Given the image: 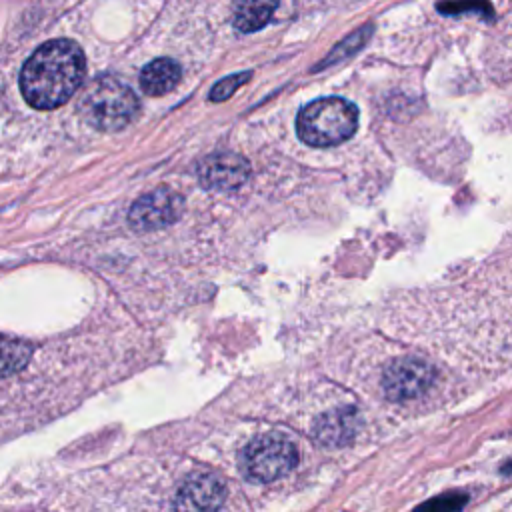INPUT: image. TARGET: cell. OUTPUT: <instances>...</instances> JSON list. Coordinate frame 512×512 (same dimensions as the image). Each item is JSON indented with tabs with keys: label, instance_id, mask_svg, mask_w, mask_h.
Listing matches in <instances>:
<instances>
[{
	"label": "cell",
	"instance_id": "obj_13",
	"mask_svg": "<svg viewBox=\"0 0 512 512\" xmlns=\"http://www.w3.org/2000/svg\"><path fill=\"white\" fill-rule=\"evenodd\" d=\"M438 10L442 14H468V12H476L480 16L492 18V6L488 0H446V2H438Z\"/></svg>",
	"mask_w": 512,
	"mask_h": 512
},
{
	"label": "cell",
	"instance_id": "obj_8",
	"mask_svg": "<svg viewBox=\"0 0 512 512\" xmlns=\"http://www.w3.org/2000/svg\"><path fill=\"white\" fill-rule=\"evenodd\" d=\"M226 500V486L214 474H192L176 492L178 510H216Z\"/></svg>",
	"mask_w": 512,
	"mask_h": 512
},
{
	"label": "cell",
	"instance_id": "obj_5",
	"mask_svg": "<svg viewBox=\"0 0 512 512\" xmlns=\"http://www.w3.org/2000/svg\"><path fill=\"white\" fill-rule=\"evenodd\" d=\"M434 368L416 356H402L392 360L382 374V390L390 400H416L434 384Z\"/></svg>",
	"mask_w": 512,
	"mask_h": 512
},
{
	"label": "cell",
	"instance_id": "obj_3",
	"mask_svg": "<svg viewBox=\"0 0 512 512\" xmlns=\"http://www.w3.org/2000/svg\"><path fill=\"white\" fill-rule=\"evenodd\" d=\"M358 128V108L340 96H326L308 102L296 118V132L304 144H342Z\"/></svg>",
	"mask_w": 512,
	"mask_h": 512
},
{
	"label": "cell",
	"instance_id": "obj_2",
	"mask_svg": "<svg viewBox=\"0 0 512 512\" xmlns=\"http://www.w3.org/2000/svg\"><path fill=\"white\" fill-rule=\"evenodd\" d=\"M140 102L134 90L114 76L94 78L78 98V112L96 130L116 132L138 114Z\"/></svg>",
	"mask_w": 512,
	"mask_h": 512
},
{
	"label": "cell",
	"instance_id": "obj_14",
	"mask_svg": "<svg viewBox=\"0 0 512 512\" xmlns=\"http://www.w3.org/2000/svg\"><path fill=\"white\" fill-rule=\"evenodd\" d=\"M370 32H372V28H370V26H364V28H360L358 32H354L352 36H348L342 44H338V46L328 54V58H326L320 66H328V64H332V62H336V60H342V58L354 54L358 48L364 46V42H366V38L370 36Z\"/></svg>",
	"mask_w": 512,
	"mask_h": 512
},
{
	"label": "cell",
	"instance_id": "obj_12",
	"mask_svg": "<svg viewBox=\"0 0 512 512\" xmlns=\"http://www.w3.org/2000/svg\"><path fill=\"white\" fill-rule=\"evenodd\" d=\"M32 358V346L16 338H0V378L20 372Z\"/></svg>",
	"mask_w": 512,
	"mask_h": 512
},
{
	"label": "cell",
	"instance_id": "obj_10",
	"mask_svg": "<svg viewBox=\"0 0 512 512\" xmlns=\"http://www.w3.org/2000/svg\"><path fill=\"white\" fill-rule=\"evenodd\" d=\"M182 78V68L172 58H156L140 72V88L148 96H162L176 88Z\"/></svg>",
	"mask_w": 512,
	"mask_h": 512
},
{
	"label": "cell",
	"instance_id": "obj_6",
	"mask_svg": "<svg viewBox=\"0 0 512 512\" xmlns=\"http://www.w3.org/2000/svg\"><path fill=\"white\" fill-rule=\"evenodd\" d=\"M184 210V198L172 188H156L140 196L128 212V222L134 230L148 232L164 228L180 218Z\"/></svg>",
	"mask_w": 512,
	"mask_h": 512
},
{
	"label": "cell",
	"instance_id": "obj_9",
	"mask_svg": "<svg viewBox=\"0 0 512 512\" xmlns=\"http://www.w3.org/2000/svg\"><path fill=\"white\" fill-rule=\"evenodd\" d=\"M358 424H360V418L356 408L344 406V408H336L322 414L314 422L312 434L320 444L330 448H340L352 442V438L356 436Z\"/></svg>",
	"mask_w": 512,
	"mask_h": 512
},
{
	"label": "cell",
	"instance_id": "obj_11",
	"mask_svg": "<svg viewBox=\"0 0 512 512\" xmlns=\"http://www.w3.org/2000/svg\"><path fill=\"white\" fill-rule=\"evenodd\" d=\"M278 0H236L232 22L240 32H256L268 24Z\"/></svg>",
	"mask_w": 512,
	"mask_h": 512
},
{
	"label": "cell",
	"instance_id": "obj_16",
	"mask_svg": "<svg viewBox=\"0 0 512 512\" xmlns=\"http://www.w3.org/2000/svg\"><path fill=\"white\" fill-rule=\"evenodd\" d=\"M466 502V496L462 494H450V496H442L438 500H432V502H426L422 504V508H432V510H456L460 508L462 504Z\"/></svg>",
	"mask_w": 512,
	"mask_h": 512
},
{
	"label": "cell",
	"instance_id": "obj_15",
	"mask_svg": "<svg viewBox=\"0 0 512 512\" xmlns=\"http://www.w3.org/2000/svg\"><path fill=\"white\" fill-rule=\"evenodd\" d=\"M250 76H252L250 72H238V74H232V76L222 78L218 84L212 86V90H210V100H212V102H222V100L230 98L244 82L250 80Z\"/></svg>",
	"mask_w": 512,
	"mask_h": 512
},
{
	"label": "cell",
	"instance_id": "obj_4",
	"mask_svg": "<svg viewBox=\"0 0 512 512\" xmlns=\"http://www.w3.org/2000/svg\"><path fill=\"white\" fill-rule=\"evenodd\" d=\"M298 464V450L290 438L284 434H264L248 442L240 456L238 466L240 472L252 482H272L288 472H292Z\"/></svg>",
	"mask_w": 512,
	"mask_h": 512
},
{
	"label": "cell",
	"instance_id": "obj_1",
	"mask_svg": "<svg viewBox=\"0 0 512 512\" xmlns=\"http://www.w3.org/2000/svg\"><path fill=\"white\" fill-rule=\"evenodd\" d=\"M84 74L86 58L74 40H48L24 62L20 70V90L32 108L52 110L72 98Z\"/></svg>",
	"mask_w": 512,
	"mask_h": 512
},
{
	"label": "cell",
	"instance_id": "obj_7",
	"mask_svg": "<svg viewBox=\"0 0 512 512\" xmlns=\"http://www.w3.org/2000/svg\"><path fill=\"white\" fill-rule=\"evenodd\" d=\"M250 176V164L236 152H216L198 164V180L208 190H234Z\"/></svg>",
	"mask_w": 512,
	"mask_h": 512
}]
</instances>
